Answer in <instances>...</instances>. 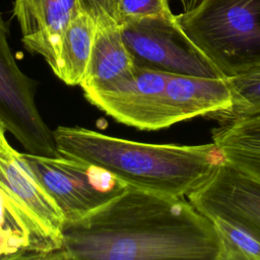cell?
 Returning a JSON list of instances; mask_svg holds the SVG:
<instances>
[{"label":"cell","instance_id":"6da1fadb","mask_svg":"<svg viewBox=\"0 0 260 260\" xmlns=\"http://www.w3.org/2000/svg\"><path fill=\"white\" fill-rule=\"evenodd\" d=\"M212 220L184 197L134 187L84 216L64 222L50 260H220Z\"/></svg>","mask_w":260,"mask_h":260},{"label":"cell","instance_id":"7a4b0ae2","mask_svg":"<svg viewBox=\"0 0 260 260\" xmlns=\"http://www.w3.org/2000/svg\"><path fill=\"white\" fill-rule=\"evenodd\" d=\"M53 136L59 155L98 166L129 187L175 197H188L226 160L214 142L145 143L79 126H58Z\"/></svg>","mask_w":260,"mask_h":260},{"label":"cell","instance_id":"3957f363","mask_svg":"<svg viewBox=\"0 0 260 260\" xmlns=\"http://www.w3.org/2000/svg\"><path fill=\"white\" fill-rule=\"evenodd\" d=\"M176 19L223 78L260 67V0H198Z\"/></svg>","mask_w":260,"mask_h":260},{"label":"cell","instance_id":"277c9868","mask_svg":"<svg viewBox=\"0 0 260 260\" xmlns=\"http://www.w3.org/2000/svg\"><path fill=\"white\" fill-rule=\"evenodd\" d=\"M21 157L60 209L64 222L83 218L104 206L129 186L108 171L63 155Z\"/></svg>","mask_w":260,"mask_h":260},{"label":"cell","instance_id":"5b68a950","mask_svg":"<svg viewBox=\"0 0 260 260\" xmlns=\"http://www.w3.org/2000/svg\"><path fill=\"white\" fill-rule=\"evenodd\" d=\"M121 32L136 65L171 74L223 78L186 36L175 14L124 23Z\"/></svg>","mask_w":260,"mask_h":260},{"label":"cell","instance_id":"8992f818","mask_svg":"<svg viewBox=\"0 0 260 260\" xmlns=\"http://www.w3.org/2000/svg\"><path fill=\"white\" fill-rule=\"evenodd\" d=\"M37 83L18 67L0 15V123L26 152L59 155L51 130L36 103Z\"/></svg>","mask_w":260,"mask_h":260},{"label":"cell","instance_id":"52a82bcc","mask_svg":"<svg viewBox=\"0 0 260 260\" xmlns=\"http://www.w3.org/2000/svg\"><path fill=\"white\" fill-rule=\"evenodd\" d=\"M188 198L208 218L224 219L260 241V180L256 177L225 160Z\"/></svg>","mask_w":260,"mask_h":260},{"label":"cell","instance_id":"ba28073f","mask_svg":"<svg viewBox=\"0 0 260 260\" xmlns=\"http://www.w3.org/2000/svg\"><path fill=\"white\" fill-rule=\"evenodd\" d=\"M171 73L139 66L127 76L98 89L84 90L85 99L119 123L153 130L157 101Z\"/></svg>","mask_w":260,"mask_h":260},{"label":"cell","instance_id":"9c48e42d","mask_svg":"<svg viewBox=\"0 0 260 260\" xmlns=\"http://www.w3.org/2000/svg\"><path fill=\"white\" fill-rule=\"evenodd\" d=\"M232 104L225 78L171 74L156 104L153 130L193 117L228 111Z\"/></svg>","mask_w":260,"mask_h":260},{"label":"cell","instance_id":"30bf717a","mask_svg":"<svg viewBox=\"0 0 260 260\" xmlns=\"http://www.w3.org/2000/svg\"><path fill=\"white\" fill-rule=\"evenodd\" d=\"M0 123V190L62 245L63 215L6 137Z\"/></svg>","mask_w":260,"mask_h":260},{"label":"cell","instance_id":"8fae6325","mask_svg":"<svg viewBox=\"0 0 260 260\" xmlns=\"http://www.w3.org/2000/svg\"><path fill=\"white\" fill-rule=\"evenodd\" d=\"M83 10L81 0H15L13 13L24 48L42 56L53 73L65 30Z\"/></svg>","mask_w":260,"mask_h":260},{"label":"cell","instance_id":"7c38bea8","mask_svg":"<svg viewBox=\"0 0 260 260\" xmlns=\"http://www.w3.org/2000/svg\"><path fill=\"white\" fill-rule=\"evenodd\" d=\"M60 248V242L0 190V260H50Z\"/></svg>","mask_w":260,"mask_h":260},{"label":"cell","instance_id":"4fadbf2b","mask_svg":"<svg viewBox=\"0 0 260 260\" xmlns=\"http://www.w3.org/2000/svg\"><path fill=\"white\" fill-rule=\"evenodd\" d=\"M135 67L121 26L107 16L96 20V31L88 67L80 83L84 90L98 89L130 74Z\"/></svg>","mask_w":260,"mask_h":260},{"label":"cell","instance_id":"5bb4252c","mask_svg":"<svg viewBox=\"0 0 260 260\" xmlns=\"http://www.w3.org/2000/svg\"><path fill=\"white\" fill-rule=\"evenodd\" d=\"M96 31L95 18L82 10L68 24L55 75L67 85H80L89 64Z\"/></svg>","mask_w":260,"mask_h":260},{"label":"cell","instance_id":"9a60e30c","mask_svg":"<svg viewBox=\"0 0 260 260\" xmlns=\"http://www.w3.org/2000/svg\"><path fill=\"white\" fill-rule=\"evenodd\" d=\"M212 138L228 161L260 180V116L222 122Z\"/></svg>","mask_w":260,"mask_h":260},{"label":"cell","instance_id":"2e32d148","mask_svg":"<svg viewBox=\"0 0 260 260\" xmlns=\"http://www.w3.org/2000/svg\"><path fill=\"white\" fill-rule=\"evenodd\" d=\"M225 79L231 89L232 107L209 116L221 122L260 116V67Z\"/></svg>","mask_w":260,"mask_h":260},{"label":"cell","instance_id":"e0dca14e","mask_svg":"<svg viewBox=\"0 0 260 260\" xmlns=\"http://www.w3.org/2000/svg\"><path fill=\"white\" fill-rule=\"evenodd\" d=\"M221 242L220 260H260V241L221 218H211Z\"/></svg>","mask_w":260,"mask_h":260},{"label":"cell","instance_id":"ac0fdd59","mask_svg":"<svg viewBox=\"0 0 260 260\" xmlns=\"http://www.w3.org/2000/svg\"><path fill=\"white\" fill-rule=\"evenodd\" d=\"M109 3L111 17L120 26L144 17L174 14L169 0H109Z\"/></svg>","mask_w":260,"mask_h":260},{"label":"cell","instance_id":"d6986e66","mask_svg":"<svg viewBox=\"0 0 260 260\" xmlns=\"http://www.w3.org/2000/svg\"><path fill=\"white\" fill-rule=\"evenodd\" d=\"M84 11L92 15L95 20L111 16L109 0H81Z\"/></svg>","mask_w":260,"mask_h":260},{"label":"cell","instance_id":"ffe728a7","mask_svg":"<svg viewBox=\"0 0 260 260\" xmlns=\"http://www.w3.org/2000/svg\"><path fill=\"white\" fill-rule=\"evenodd\" d=\"M197 1L198 0H179V2L181 3L184 11H187V10L191 9L197 3Z\"/></svg>","mask_w":260,"mask_h":260}]
</instances>
